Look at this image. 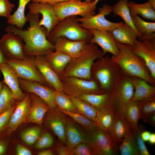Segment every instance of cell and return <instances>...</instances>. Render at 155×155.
Here are the masks:
<instances>
[{
  "label": "cell",
  "instance_id": "obj_1",
  "mask_svg": "<svg viewBox=\"0 0 155 155\" xmlns=\"http://www.w3.org/2000/svg\"><path fill=\"white\" fill-rule=\"evenodd\" d=\"M26 17L29 27L23 30L9 24L5 28L6 32H11L20 37L25 42L24 52L26 56H44L55 51L54 44L48 40L47 31L39 24L40 13H29Z\"/></svg>",
  "mask_w": 155,
  "mask_h": 155
},
{
  "label": "cell",
  "instance_id": "obj_2",
  "mask_svg": "<svg viewBox=\"0 0 155 155\" xmlns=\"http://www.w3.org/2000/svg\"><path fill=\"white\" fill-rule=\"evenodd\" d=\"M116 42L119 53L111 57L112 60L128 76L139 78L155 86V79L152 77L144 60L135 52L132 46Z\"/></svg>",
  "mask_w": 155,
  "mask_h": 155
},
{
  "label": "cell",
  "instance_id": "obj_3",
  "mask_svg": "<svg viewBox=\"0 0 155 155\" xmlns=\"http://www.w3.org/2000/svg\"><path fill=\"white\" fill-rule=\"evenodd\" d=\"M125 73L108 55L98 58L91 69V80L95 81L104 93L109 94L122 76Z\"/></svg>",
  "mask_w": 155,
  "mask_h": 155
},
{
  "label": "cell",
  "instance_id": "obj_4",
  "mask_svg": "<svg viewBox=\"0 0 155 155\" xmlns=\"http://www.w3.org/2000/svg\"><path fill=\"white\" fill-rule=\"evenodd\" d=\"M104 55L97 44L87 43L79 55L71 58L59 77L73 76L91 80L90 71L93 63Z\"/></svg>",
  "mask_w": 155,
  "mask_h": 155
},
{
  "label": "cell",
  "instance_id": "obj_5",
  "mask_svg": "<svg viewBox=\"0 0 155 155\" xmlns=\"http://www.w3.org/2000/svg\"><path fill=\"white\" fill-rule=\"evenodd\" d=\"M76 16L67 17L60 21L48 34L47 38L54 44L61 37L74 41H84L90 42L93 35L88 30L82 27L77 20Z\"/></svg>",
  "mask_w": 155,
  "mask_h": 155
},
{
  "label": "cell",
  "instance_id": "obj_6",
  "mask_svg": "<svg viewBox=\"0 0 155 155\" xmlns=\"http://www.w3.org/2000/svg\"><path fill=\"white\" fill-rule=\"evenodd\" d=\"M134 90L130 77L124 74L109 94L108 108L115 115L124 116L125 107L132 98Z\"/></svg>",
  "mask_w": 155,
  "mask_h": 155
},
{
  "label": "cell",
  "instance_id": "obj_7",
  "mask_svg": "<svg viewBox=\"0 0 155 155\" xmlns=\"http://www.w3.org/2000/svg\"><path fill=\"white\" fill-rule=\"evenodd\" d=\"M60 79L63 92L70 98H79L86 94L104 93L97 83L93 80L73 76Z\"/></svg>",
  "mask_w": 155,
  "mask_h": 155
},
{
  "label": "cell",
  "instance_id": "obj_8",
  "mask_svg": "<svg viewBox=\"0 0 155 155\" xmlns=\"http://www.w3.org/2000/svg\"><path fill=\"white\" fill-rule=\"evenodd\" d=\"M35 57L26 56L22 59H6L5 63L19 79L34 81L48 86L35 65Z\"/></svg>",
  "mask_w": 155,
  "mask_h": 155
},
{
  "label": "cell",
  "instance_id": "obj_9",
  "mask_svg": "<svg viewBox=\"0 0 155 155\" xmlns=\"http://www.w3.org/2000/svg\"><path fill=\"white\" fill-rule=\"evenodd\" d=\"M59 21L67 17L80 16L85 17L95 14L96 7L82 0H73L53 5Z\"/></svg>",
  "mask_w": 155,
  "mask_h": 155
},
{
  "label": "cell",
  "instance_id": "obj_10",
  "mask_svg": "<svg viewBox=\"0 0 155 155\" xmlns=\"http://www.w3.org/2000/svg\"><path fill=\"white\" fill-rule=\"evenodd\" d=\"M96 14L85 17H77V20L82 27L88 30L94 29L111 31L124 23L114 22L107 20L105 17L112 12V6L104 4L98 10Z\"/></svg>",
  "mask_w": 155,
  "mask_h": 155
},
{
  "label": "cell",
  "instance_id": "obj_11",
  "mask_svg": "<svg viewBox=\"0 0 155 155\" xmlns=\"http://www.w3.org/2000/svg\"><path fill=\"white\" fill-rule=\"evenodd\" d=\"M89 135L87 144L95 155H113L117 154L118 145L113 140L109 133H106L97 127Z\"/></svg>",
  "mask_w": 155,
  "mask_h": 155
},
{
  "label": "cell",
  "instance_id": "obj_12",
  "mask_svg": "<svg viewBox=\"0 0 155 155\" xmlns=\"http://www.w3.org/2000/svg\"><path fill=\"white\" fill-rule=\"evenodd\" d=\"M20 87L28 93H32L38 96L49 106L51 109L57 107L54 100L56 91L48 86L37 82L19 78Z\"/></svg>",
  "mask_w": 155,
  "mask_h": 155
},
{
  "label": "cell",
  "instance_id": "obj_13",
  "mask_svg": "<svg viewBox=\"0 0 155 155\" xmlns=\"http://www.w3.org/2000/svg\"><path fill=\"white\" fill-rule=\"evenodd\" d=\"M0 40L1 48L7 59H22L26 57L24 43L19 36L13 33L6 32Z\"/></svg>",
  "mask_w": 155,
  "mask_h": 155
},
{
  "label": "cell",
  "instance_id": "obj_14",
  "mask_svg": "<svg viewBox=\"0 0 155 155\" xmlns=\"http://www.w3.org/2000/svg\"><path fill=\"white\" fill-rule=\"evenodd\" d=\"M28 8L29 13L41 14L42 18L40 20L39 24L46 28L48 35L59 22L52 5L32 2L28 4Z\"/></svg>",
  "mask_w": 155,
  "mask_h": 155
},
{
  "label": "cell",
  "instance_id": "obj_15",
  "mask_svg": "<svg viewBox=\"0 0 155 155\" xmlns=\"http://www.w3.org/2000/svg\"><path fill=\"white\" fill-rule=\"evenodd\" d=\"M45 119V123L57 136L60 143L65 144V129L67 115L57 106L50 109Z\"/></svg>",
  "mask_w": 155,
  "mask_h": 155
},
{
  "label": "cell",
  "instance_id": "obj_16",
  "mask_svg": "<svg viewBox=\"0 0 155 155\" xmlns=\"http://www.w3.org/2000/svg\"><path fill=\"white\" fill-rule=\"evenodd\" d=\"M31 100L29 93L22 100L16 101L15 109L11 115L6 128V134L10 135L25 120L31 106Z\"/></svg>",
  "mask_w": 155,
  "mask_h": 155
},
{
  "label": "cell",
  "instance_id": "obj_17",
  "mask_svg": "<svg viewBox=\"0 0 155 155\" xmlns=\"http://www.w3.org/2000/svg\"><path fill=\"white\" fill-rule=\"evenodd\" d=\"M134 51L144 61L152 77L155 79V40H136Z\"/></svg>",
  "mask_w": 155,
  "mask_h": 155
},
{
  "label": "cell",
  "instance_id": "obj_18",
  "mask_svg": "<svg viewBox=\"0 0 155 155\" xmlns=\"http://www.w3.org/2000/svg\"><path fill=\"white\" fill-rule=\"evenodd\" d=\"M65 137V144L71 150L79 144L87 143L89 138V134L84 128L69 116L67 117Z\"/></svg>",
  "mask_w": 155,
  "mask_h": 155
},
{
  "label": "cell",
  "instance_id": "obj_19",
  "mask_svg": "<svg viewBox=\"0 0 155 155\" xmlns=\"http://www.w3.org/2000/svg\"><path fill=\"white\" fill-rule=\"evenodd\" d=\"M88 30L93 35L90 42L100 46L104 55L107 53H111L114 56L118 55L119 50L111 31L94 29Z\"/></svg>",
  "mask_w": 155,
  "mask_h": 155
},
{
  "label": "cell",
  "instance_id": "obj_20",
  "mask_svg": "<svg viewBox=\"0 0 155 155\" xmlns=\"http://www.w3.org/2000/svg\"><path fill=\"white\" fill-rule=\"evenodd\" d=\"M34 62L48 85L56 91H63L60 78L47 63L44 56L35 57Z\"/></svg>",
  "mask_w": 155,
  "mask_h": 155
},
{
  "label": "cell",
  "instance_id": "obj_21",
  "mask_svg": "<svg viewBox=\"0 0 155 155\" xmlns=\"http://www.w3.org/2000/svg\"><path fill=\"white\" fill-rule=\"evenodd\" d=\"M29 94L31 98V106L24 123H32L42 125L45 115L51 108L39 97L33 94Z\"/></svg>",
  "mask_w": 155,
  "mask_h": 155
},
{
  "label": "cell",
  "instance_id": "obj_22",
  "mask_svg": "<svg viewBox=\"0 0 155 155\" xmlns=\"http://www.w3.org/2000/svg\"><path fill=\"white\" fill-rule=\"evenodd\" d=\"M0 71L3 75V80L2 82L10 89L16 101L22 100L26 94L24 93L21 88L19 78L13 70L5 63L0 64Z\"/></svg>",
  "mask_w": 155,
  "mask_h": 155
},
{
  "label": "cell",
  "instance_id": "obj_23",
  "mask_svg": "<svg viewBox=\"0 0 155 155\" xmlns=\"http://www.w3.org/2000/svg\"><path fill=\"white\" fill-rule=\"evenodd\" d=\"M129 77L134 89L133 96L130 102L142 101L155 97V86L139 78Z\"/></svg>",
  "mask_w": 155,
  "mask_h": 155
},
{
  "label": "cell",
  "instance_id": "obj_24",
  "mask_svg": "<svg viewBox=\"0 0 155 155\" xmlns=\"http://www.w3.org/2000/svg\"><path fill=\"white\" fill-rule=\"evenodd\" d=\"M88 43L84 41H74L61 37L56 41L55 51L64 53L71 58L79 55Z\"/></svg>",
  "mask_w": 155,
  "mask_h": 155
},
{
  "label": "cell",
  "instance_id": "obj_25",
  "mask_svg": "<svg viewBox=\"0 0 155 155\" xmlns=\"http://www.w3.org/2000/svg\"><path fill=\"white\" fill-rule=\"evenodd\" d=\"M113 38L121 44L133 46L139 36L133 29L124 23L111 31Z\"/></svg>",
  "mask_w": 155,
  "mask_h": 155
},
{
  "label": "cell",
  "instance_id": "obj_26",
  "mask_svg": "<svg viewBox=\"0 0 155 155\" xmlns=\"http://www.w3.org/2000/svg\"><path fill=\"white\" fill-rule=\"evenodd\" d=\"M44 56L49 65L59 76L71 58L66 54L56 51Z\"/></svg>",
  "mask_w": 155,
  "mask_h": 155
},
{
  "label": "cell",
  "instance_id": "obj_27",
  "mask_svg": "<svg viewBox=\"0 0 155 155\" xmlns=\"http://www.w3.org/2000/svg\"><path fill=\"white\" fill-rule=\"evenodd\" d=\"M131 128L124 116L115 115L113 123L109 133L114 142L119 145Z\"/></svg>",
  "mask_w": 155,
  "mask_h": 155
},
{
  "label": "cell",
  "instance_id": "obj_28",
  "mask_svg": "<svg viewBox=\"0 0 155 155\" xmlns=\"http://www.w3.org/2000/svg\"><path fill=\"white\" fill-rule=\"evenodd\" d=\"M131 16L140 15L144 19L155 21V9L148 1L142 4L128 1Z\"/></svg>",
  "mask_w": 155,
  "mask_h": 155
},
{
  "label": "cell",
  "instance_id": "obj_29",
  "mask_svg": "<svg viewBox=\"0 0 155 155\" xmlns=\"http://www.w3.org/2000/svg\"><path fill=\"white\" fill-rule=\"evenodd\" d=\"M128 0H119L112 6V12L121 17L124 23L130 26L138 35L140 36L135 28L132 21L130 11L128 5Z\"/></svg>",
  "mask_w": 155,
  "mask_h": 155
},
{
  "label": "cell",
  "instance_id": "obj_30",
  "mask_svg": "<svg viewBox=\"0 0 155 155\" xmlns=\"http://www.w3.org/2000/svg\"><path fill=\"white\" fill-rule=\"evenodd\" d=\"M119 149L121 155H140L137 141L131 128L119 145Z\"/></svg>",
  "mask_w": 155,
  "mask_h": 155
},
{
  "label": "cell",
  "instance_id": "obj_31",
  "mask_svg": "<svg viewBox=\"0 0 155 155\" xmlns=\"http://www.w3.org/2000/svg\"><path fill=\"white\" fill-rule=\"evenodd\" d=\"M32 0H19V4L16 11L7 18V23L9 24L15 26L22 29L26 23L27 22L25 14L26 6Z\"/></svg>",
  "mask_w": 155,
  "mask_h": 155
},
{
  "label": "cell",
  "instance_id": "obj_32",
  "mask_svg": "<svg viewBox=\"0 0 155 155\" xmlns=\"http://www.w3.org/2000/svg\"><path fill=\"white\" fill-rule=\"evenodd\" d=\"M123 114L131 129L133 130L137 131L138 121L140 118V114L137 102L130 101L128 103L125 107Z\"/></svg>",
  "mask_w": 155,
  "mask_h": 155
},
{
  "label": "cell",
  "instance_id": "obj_33",
  "mask_svg": "<svg viewBox=\"0 0 155 155\" xmlns=\"http://www.w3.org/2000/svg\"><path fill=\"white\" fill-rule=\"evenodd\" d=\"M109 94H88L83 95L79 98L90 104L98 110L108 108Z\"/></svg>",
  "mask_w": 155,
  "mask_h": 155
},
{
  "label": "cell",
  "instance_id": "obj_34",
  "mask_svg": "<svg viewBox=\"0 0 155 155\" xmlns=\"http://www.w3.org/2000/svg\"><path fill=\"white\" fill-rule=\"evenodd\" d=\"M115 114L109 108L98 110L95 122L98 127L106 133H109L113 123Z\"/></svg>",
  "mask_w": 155,
  "mask_h": 155
},
{
  "label": "cell",
  "instance_id": "obj_35",
  "mask_svg": "<svg viewBox=\"0 0 155 155\" xmlns=\"http://www.w3.org/2000/svg\"><path fill=\"white\" fill-rule=\"evenodd\" d=\"M70 98L76 106L79 114L92 121H96L98 110L90 104L79 98Z\"/></svg>",
  "mask_w": 155,
  "mask_h": 155
},
{
  "label": "cell",
  "instance_id": "obj_36",
  "mask_svg": "<svg viewBox=\"0 0 155 155\" xmlns=\"http://www.w3.org/2000/svg\"><path fill=\"white\" fill-rule=\"evenodd\" d=\"M131 16L133 25L140 34V37L145 36L155 32V22L146 21L138 16Z\"/></svg>",
  "mask_w": 155,
  "mask_h": 155
},
{
  "label": "cell",
  "instance_id": "obj_37",
  "mask_svg": "<svg viewBox=\"0 0 155 155\" xmlns=\"http://www.w3.org/2000/svg\"><path fill=\"white\" fill-rule=\"evenodd\" d=\"M54 100L56 105L58 108L79 113L70 98L65 94L63 91H56Z\"/></svg>",
  "mask_w": 155,
  "mask_h": 155
},
{
  "label": "cell",
  "instance_id": "obj_38",
  "mask_svg": "<svg viewBox=\"0 0 155 155\" xmlns=\"http://www.w3.org/2000/svg\"><path fill=\"white\" fill-rule=\"evenodd\" d=\"M59 108L67 115L83 127L88 134L97 127L95 122L91 121L79 113Z\"/></svg>",
  "mask_w": 155,
  "mask_h": 155
},
{
  "label": "cell",
  "instance_id": "obj_39",
  "mask_svg": "<svg viewBox=\"0 0 155 155\" xmlns=\"http://www.w3.org/2000/svg\"><path fill=\"white\" fill-rule=\"evenodd\" d=\"M2 84L3 88L0 93V115L6 111L16 100L9 88L5 84L3 83Z\"/></svg>",
  "mask_w": 155,
  "mask_h": 155
},
{
  "label": "cell",
  "instance_id": "obj_40",
  "mask_svg": "<svg viewBox=\"0 0 155 155\" xmlns=\"http://www.w3.org/2000/svg\"><path fill=\"white\" fill-rule=\"evenodd\" d=\"M42 129L37 127H32L23 131L20 135L22 140L26 144L32 145L34 144L41 135Z\"/></svg>",
  "mask_w": 155,
  "mask_h": 155
},
{
  "label": "cell",
  "instance_id": "obj_41",
  "mask_svg": "<svg viewBox=\"0 0 155 155\" xmlns=\"http://www.w3.org/2000/svg\"><path fill=\"white\" fill-rule=\"evenodd\" d=\"M142 119L155 113V97L137 102Z\"/></svg>",
  "mask_w": 155,
  "mask_h": 155
},
{
  "label": "cell",
  "instance_id": "obj_42",
  "mask_svg": "<svg viewBox=\"0 0 155 155\" xmlns=\"http://www.w3.org/2000/svg\"><path fill=\"white\" fill-rule=\"evenodd\" d=\"M144 127L143 125L139 124L137 131L133 130L132 129L131 130L135 138L140 155H150V153L141 136V133L144 130Z\"/></svg>",
  "mask_w": 155,
  "mask_h": 155
},
{
  "label": "cell",
  "instance_id": "obj_43",
  "mask_svg": "<svg viewBox=\"0 0 155 155\" xmlns=\"http://www.w3.org/2000/svg\"><path fill=\"white\" fill-rule=\"evenodd\" d=\"M16 106V101H15L6 111L0 115V135L6 129Z\"/></svg>",
  "mask_w": 155,
  "mask_h": 155
},
{
  "label": "cell",
  "instance_id": "obj_44",
  "mask_svg": "<svg viewBox=\"0 0 155 155\" xmlns=\"http://www.w3.org/2000/svg\"><path fill=\"white\" fill-rule=\"evenodd\" d=\"M53 143L51 135L49 132L44 133L36 142L35 147L37 149H43L51 147Z\"/></svg>",
  "mask_w": 155,
  "mask_h": 155
},
{
  "label": "cell",
  "instance_id": "obj_45",
  "mask_svg": "<svg viewBox=\"0 0 155 155\" xmlns=\"http://www.w3.org/2000/svg\"><path fill=\"white\" fill-rule=\"evenodd\" d=\"M72 155H95L91 148L86 143H82L78 144L72 149Z\"/></svg>",
  "mask_w": 155,
  "mask_h": 155
},
{
  "label": "cell",
  "instance_id": "obj_46",
  "mask_svg": "<svg viewBox=\"0 0 155 155\" xmlns=\"http://www.w3.org/2000/svg\"><path fill=\"white\" fill-rule=\"evenodd\" d=\"M15 7L9 0H0V16L8 18Z\"/></svg>",
  "mask_w": 155,
  "mask_h": 155
},
{
  "label": "cell",
  "instance_id": "obj_47",
  "mask_svg": "<svg viewBox=\"0 0 155 155\" xmlns=\"http://www.w3.org/2000/svg\"><path fill=\"white\" fill-rule=\"evenodd\" d=\"M56 150L59 155H72V150L61 143L57 146Z\"/></svg>",
  "mask_w": 155,
  "mask_h": 155
},
{
  "label": "cell",
  "instance_id": "obj_48",
  "mask_svg": "<svg viewBox=\"0 0 155 155\" xmlns=\"http://www.w3.org/2000/svg\"><path fill=\"white\" fill-rule=\"evenodd\" d=\"M16 150L18 155H31L32 154L29 149L20 144L17 145Z\"/></svg>",
  "mask_w": 155,
  "mask_h": 155
},
{
  "label": "cell",
  "instance_id": "obj_49",
  "mask_svg": "<svg viewBox=\"0 0 155 155\" xmlns=\"http://www.w3.org/2000/svg\"><path fill=\"white\" fill-rule=\"evenodd\" d=\"M8 145L7 140L6 139H0V155H4L5 153Z\"/></svg>",
  "mask_w": 155,
  "mask_h": 155
},
{
  "label": "cell",
  "instance_id": "obj_50",
  "mask_svg": "<svg viewBox=\"0 0 155 155\" xmlns=\"http://www.w3.org/2000/svg\"><path fill=\"white\" fill-rule=\"evenodd\" d=\"M142 119L144 122L155 126V113Z\"/></svg>",
  "mask_w": 155,
  "mask_h": 155
},
{
  "label": "cell",
  "instance_id": "obj_51",
  "mask_svg": "<svg viewBox=\"0 0 155 155\" xmlns=\"http://www.w3.org/2000/svg\"><path fill=\"white\" fill-rule=\"evenodd\" d=\"M71 0H32V2H37L41 3H46L53 5L59 3Z\"/></svg>",
  "mask_w": 155,
  "mask_h": 155
},
{
  "label": "cell",
  "instance_id": "obj_52",
  "mask_svg": "<svg viewBox=\"0 0 155 155\" xmlns=\"http://www.w3.org/2000/svg\"><path fill=\"white\" fill-rule=\"evenodd\" d=\"M151 133L148 131H143L141 133V136L143 141H148L150 137Z\"/></svg>",
  "mask_w": 155,
  "mask_h": 155
},
{
  "label": "cell",
  "instance_id": "obj_53",
  "mask_svg": "<svg viewBox=\"0 0 155 155\" xmlns=\"http://www.w3.org/2000/svg\"><path fill=\"white\" fill-rule=\"evenodd\" d=\"M6 59L1 48L0 40V64L5 63Z\"/></svg>",
  "mask_w": 155,
  "mask_h": 155
},
{
  "label": "cell",
  "instance_id": "obj_54",
  "mask_svg": "<svg viewBox=\"0 0 155 155\" xmlns=\"http://www.w3.org/2000/svg\"><path fill=\"white\" fill-rule=\"evenodd\" d=\"M38 154V155H53L54 154V152L52 150H44L39 152Z\"/></svg>",
  "mask_w": 155,
  "mask_h": 155
},
{
  "label": "cell",
  "instance_id": "obj_55",
  "mask_svg": "<svg viewBox=\"0 0 155 155\" xmlns=\"http://www.w3.org/2000/svg\"><path fill=\"white\" fill-rule=\"evenodd\" d=\"M148 141L151 145H154L155 144V133H151Z\"/></svg>",
  "mask_w": 155,
  "mask_h": 155
},
{
  "label": "cell",
  "instance_id": "obj_56",
  "mask_svg": "<svg viewBox=\"0 0 155 155\" xmlns=\"http://www.w3.org/2000/svg\"><path fill=\"white\" fill-rule=\"evenodd\" d=\"M101 0H94V1L92 3V5L96 7V6L97 4Z\"/></svg>",
  "mask_w": 155,
  "mask_h": 155
},
{
  "label": "cell",
  "instance_id": "obj_57",
  "mask_svg": "<svg viewBox=\"0 0 155 155\" xmlns=\"http://www.w3.org/2000/svg\"><path fill=\"white\" fill-rule=\"evenodd\" d=\"M0 73H1V71H0ZM2 88H3V84L2 82H1V81L0 79V93L2 90Z\"/></svg>",
  "mask_w": 155,
  "mask_h": 155
},
{
  "label": "cell",
  "instance_id": "obj_58",
  "mask_svg": "<svg viewBox=\"0 0 155 155\" xmlns=\"http://www.w3.org/2000/svg\"><path fill=\"white\" fill-rule=\"evenodd\" d=\"M94 0H85V1L89 3H92Z\"/></svg>",
  "mask_w": 155,
  "mask_h": 155
}]
</instances>
